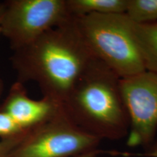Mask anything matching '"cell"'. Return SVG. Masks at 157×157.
Masks as SVG:
<instances>
[{"mask_svg": "<svg viewBox=\"0 0 157 157\" xmlns=\"http://www.w3.org/2000/svg\"><path fill=\"white\" fill-rule=\"evenodd\" d=\"M120 87L129 119L127 145L146 150L157 132V74L145 71L121 78Z\"/></svg>", "mask_w": 157, "mask_h": 157, "instance_id": "8992f818", "label": "cell"}, {"mask_svg": "<svg viewBox=\"0 0 157 157\" xmlns=\"http://www.w3.org/2000/svg\"><path fill=\"white\" fill-rule=\"evenodd\" d=\"M23 139H7L0 140V157H10L13 149Z\"/></svg>", "mask_w": 157, "mask_h": 157, "instance_id": "7c38bea8", "label": "cell"}, {"mask_svg": "<svg viewBox=\"0 0 157 157\" xmlns=\"http://www.w3.org/2000/svg\"><path fill=\"white\" fill-rule=\"evenodd\" d=\"M128 0H66L71 17H81L93 14H125Z\"/></svg>", "mask_w": 157, "mask_h": 157, "instance_id": "9c48e42d", "label": "cell"}, {"mask_svg": "<svg viewBox=\"0 0 157 157\" xmlns=\"http://www.w3.org/2000/svg\"><path fill=\"white\" fill-rule=\"evenodd\" d=\"M125 15L137 24L157 22V0H128Z\"/></svg>", "mask_w": 157, "mask_h": 157, "instance_id": "30bf717a", "label": "cell"}, {"mask_svg": "<svg viewBox=\"0 0 157 157\" xmlns=\"http://www.w3.org/2000/svg\"><path fill=\"white\" fill-rule=\"evenodd\" d=\"M127 18L128 27L146 71L157 74V22L137 24Z\"/></svg>", "mask_w": 157, "mask_h": 157, "instance_id": "ba28073f", "label": "cell"}, {"mask_svg": "<svg viewBox=\"0 0 157 157\" xmlns=\"http://www.w3.org/2000/svg\"><path fill=\"white\" fill-rule=\"evenodd\" d=\"M101 141L78 127L65 113L32 129L10 157H77L98 150Z\"/></svg>", "mask_w": 157, "mask_h": 157, "instance_id": "277c9868", "label": "cell"}, {"mask_svg": "<svg viewBox=\"0 0 157 157\" xmlns=\"http://www.w3.org/2000/svg\"><path fill=\"white\" fill-rule=\"evenodd\" d=\"M28 134L29 132L20 127L10 116L0 111V137L2 140L23 139Z\"/></svg>", "mask_w": 157, "mask_h": 157, "instance_id": "8fae6325", "label": "cell"}, {"mask_svg": "<svg viewBox=\"0 0 157 157\" xmlns=\"http://www.w3.org/2000/svg\"><path fill=\"white\" fill-rule=\"evenodd\" d=\"M3 11H4V4L3 2H2L0 3V25H1V21H2V17ZM0 35H1V27H0ZM3 90H4V83L2 80L0 78V98H1L2 95Z\"/></svg>", "mask_w": 157, "mask_h": 157, "instance_id": "5bb4252c", "label": "cell"}, {"mask_svg": "<svg viewBox=\"0 0 157 157\" xmlns=\"http://www.w3.org/2000/svg\"><path fill=\"white\" fill-rule=\"evenodd\" d=\"M120 82L117 74L96 58L63 105L65 113L84 132L101 140L127 137L129 119Z\"/></svg>", "mask_w": 157, "mask_h": 157, "instance_id": "7a4b0ae2", "label": "cell"}, {"mask_svg": "<svg viewBox=\"0 0 157 157\" xmlns=\"http://www.w3.org/2000/svg\"><path fill=\"white\" fill-rule=\"evenodd\" d=\"M4 4L1 34L13 51L69 20L66 0H9Z\"/></svg>", "mask_w": 157, "mask_h": 157, "instance_id": "5b68a950", "label": "cell"}, {"mask_svg": "<svg viewBox=\"0 0 157 157\" xmlns=\"http://www.w3.org/2000/svg\"><path fill=\"white\" fill-rule=\"evenodd\" d=\"M140 156L146 157H157V139L154 140L151 146L146 149V151L140 154Z\"/></svg>", "mask_w": 157, "mask_h": 157, "instance_id": "4fadbf2b", "label": "cell"}, {"mask_svg": "<svg viewBox=\"0 0 157 157\" xmlns=\"http://www.w3.org/2000/svg\"><path fill=\"white\" fill-rule=\"evenodd\" d=\"M96 59L71 17L34 42L13 51L17 82H34L43 98L63 105L74 86Z\"/></svg>", "mask_w": 157, "mask_h": 157, "instance_id": "6da1fadb", "label": "cell"}, {"mask_svg": "<svg viewBox=\"0 0 157 157\" xmlns=\"http://www.w3.org/2000/svg\"><path fill=\"white\" fill-rule=\"evenodd\" d=\"M74 18L93 56L121 78L146 71L125 14H93Z\"/></svg>", "mask_w": 157, "mask_h": 157, "instance_id": "3957f363", "label": "cell"}, {"mask_svg": "<svg viewBox=\"0 0 157 157\" xmlns=\"http://www.w3.org/2000/svg\"><path fill=\"white\" fill-rule=\"evenodd\" d=\"M62 109L63 105L48 98H31L24 84L17 81L11 86L0 105V111L10 116L20 127L29 132L54 117Z\"/></svg>", "mask_w": 157, "mask_h": 157, "instance_id": "52a82bcc", "label": "cell"}, {"mask_svg": "<svg viewBox=\"0 0 157 157\" xmlns=\"http://www.w3.org/2000/svg\"><path fill=\"white\" fill-rule=\"evenodd\" d=\"M103 151L98 149V150L94 151H92V152L87 153V154H82V155H81V156H78L77 157H98V155H100L101 153H103Z\"/></svg>", "mask_w": 157, "mask_h": 157, "instance_id": "9a60e30c", "label": "cell"}]
</instances>
